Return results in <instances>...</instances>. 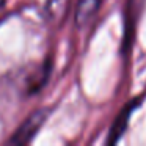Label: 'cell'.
Wrapping results in <instances>:
<instances>
[{"label":"cell","mask_w":146,"mask_h":146,"mask_svg":"<svg viewBox=\"0 0 146 146\" xmlns=\"http://www.w3.org/2000/svg\"><path fill=\"white\" fill-rule=\"evenodd\" d=\"M52 110H54L52 107H41L32 111L21 123V126L14 130L13 135L8 138V143L10 145H29L30 141H33V138L38 135L41 127L44 126L49 116L52 115Z\"/></svg>","instance_id":"6da1fadb"},{"label":"cell","mask_w":146,"mask_h":146,"mask_svg":"<svg viewBox=\"0 0 146 146\" xmlns=\"http://www.w3.org/2000/svg\"><path fill=\"white\" fill-rule=\"evenodd\" d=\"M52 74V60L47 58L42 63L30 64L27 69H22V80H21V91L25 96H33L39 93L46 86L49 77Z\"/></svg>","instance_id":"7a4b0ae2"},{"label":"cell","mask_w":146,"mask_h":146,"mask_svg":"<svg viewBox=\"0 0 146 146\" xmlns=\"http://www.w3.org/2000/svg\"><path fill=\"white\" fill-rule=\"evenodd\" d=\"M141 101H143V98H141V96H138V98L129 101L123 108H121V111L118 113V116L115 118L113 124H111V127H110L108 138H107V145H115V143H118L121 140V137H123L124 132L127 130L130 116H132V113L138 108V105H140V102H141Z\"/></svg>","instance_id":"3957f363"},{"label":"cell","mask_w":146,"mask_h":146,"mask_svg":"<svg viewBox=\"0 0 146 146\" xmlns=\"http://www.w3.org/2000/svg\"><path fill=\"white\" fill-rule=\"evenodd\" d=\"M102 5V0H77L74 21L77 27H83L98 14L99 8Z\"/></svg>","instance_id":"277c9868"},{"label":"cell","mask_w":146,"mask_h":146,"mask_svg":"<svg viewBox=\"0 0 146 146\" xmlns=\"http://www.w3.org/2000/svg\"><path fill=\"white\" fill-rule=\"evenodd\" d=\"M5 2H7V0H0V13H2L3 8H5Z\"/></svg>","instance_id":"5b68a950"}]
</instances>
